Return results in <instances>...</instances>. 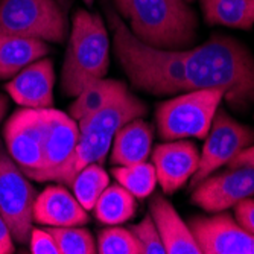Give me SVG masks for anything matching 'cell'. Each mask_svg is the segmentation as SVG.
I'll use <instances>...</instances> for the list:
<instances>
[{
    "label": "cell",
    "instance_id": "obj_1",
    "mask_svg": "<svg viewBox=\"0 0 254 254\" xmlns=\"http://www.w3.org/2000/svg\"><path fill=\"white\" fill-rule=\"evenodd\" d=\"M188 90L222 88L235 111L254 105V57L245 44L228 35H212L205 43L184 51Z\"/></svg>",
    "mask_w": 254,
    "mask_h": 254
},
{
    "label": "cell",
    "instance_id": "obj_2",
    "mask_svg": "<svg viewBox=\"0 0 254 254\" xmlns=\"http://www.w3.org/2000/svg\"><path fill=\"white\" fill-rule=\"evenodd\" d=\"M113 49L131 84L154 96L188 91L184 51H165L140 41L116 12H108Z\"/></svg>",
    "mask_w": 254,
    "mask_h": 254
},
{
    "label": "cell",
    "instance_id": "obj_3",
    "mask_svg": "<svg viewBox=\"0 0 254 254\" xmlns=\"http://www.w3.org/2000/svg\"><path fill=\"white\" fill-rule=\"evenodd\" d=\"M129 31L165 51H188L198 37V17L186 0H114Z\"/></svg>",
    "mask_w": 254,
    "mask_h": 254
},
{
    "label": "cell",
    "instance_id": "obj_4",
    "mask_svg": "<svg viewBox=\"0 0 254 254\" xmlns=\"http://www.w3.org/2000/svg\"><path fill=\"white\" fill-rule=\"evenodd\" d=\"M110 64V38L99 14L76 11L63 63L61 88L76 96L91 81L105 78Z\"/></svg>",
    "mask_w": 254,
    "mask_h": 254
},
{
    "label": "cell",
    "instance_id": "obj_5",
    "mask_svg": "<svg viewBox=\"0 0 254 254\" xmlns=\"http://www.w3.org/2000/svg\"><path fill=\"white\" fill-rule=\"evenodd\" d=\"M222 99V88H196L160 102L155 108V124L161 140L192 137L204 140Z\"/></svg>",
    "mask_w": 254,
    "mask_h": 254
},
{
    "label": "cell",
    "instance_id": "obj_6",
    "mask_svg": "<svg viewBox=\"0 0 254 254\" xmlns=\"http://www.w3.org/2000/svg\"><path fill=\"white\" fill-rule=\"evenodd\" d=\"M0 34L64 43L67 18L57 0H0Z\"/></svg>",
    "mask_w": 254,
    "mask_h": 254
},
{
    "label": "cell",
    "instance_id": "obj_7",
    "mask_svg": "<svg viewBox=\"0 0 254 254\" xmlns=\"http://www.w3.org/2000/svg\"><path fill=\"white\" fill-rule=\"evenodd\" d=\"M37 192L8 151L0 146V215L17 244L29 242Z\"/></svg>",
    "mask_w": 254,
    "mask_h": 254
},
{
    "label": "cell",
    "instance_id": "obj_8",
    "mask_svg": "<svg viewBox=\"0 0 254 254\" xmlns=\"http://www.w3.org/2000/svg\"><path fill=\"white\" fill-rule=\"evenodd\" d=\"M204 140L199 166L190 178V188H195L221 166H227L242 149L254 145V129L235 121L225 110L218 108Z\"/></svg>",
    "mask_w": 254,
    "mask_h": 254
},
{
    "label": "cell",
    "instance_id": "obj_9",
    "mask_svg": "<svg viewBox=\"0 0 254 254\" xmlns=\"http://www.w3.org/2000/svg\"><path fill=\"white\" fill-rule=\"evenodd\" d=\"M44 110L21 108L12 114L3 128L8 154L32 180L43 168Z\"/></svg>",
    "mask_w": 254,
    "mask_h": 254
},
{
    "label": "cell",
    "instance_id": "obj_10",
    "mask_svg": "<svg viewBox=\"0 0 254 254\" xmlns=\"http://www.w3.org/2000/svg\"><path fill=\"white\" fill-rule=\"evenodd\" d=\"M254 195V166H236L212 174L195 188L190 201L207 213L232 209L238 202Z\"/></svg>",
    "mask_w": 254,
    "mask_h": 254
},
{
    "label": "cell",
    "instance_id": "obj_11",
    "mask_svg": "<svg viewBox=\"0 0 254 254\" xmlns=\"http://www.w3.org/2000/svg\"><path fill=\"white\" fill-rule=\"evenodd\" d=\"M201 254H254V235L230 213L192 216L188 222Z\"/></svg>",
    "mask_w": 254,
    "mask_h": 254
},
{
    "label": "cell",
    "instance_id": "obj_12",
    "mask_svg": "<svg viewBox=\"0 0 254 254\" xmlns=\"http://www.w3.org/2000/svg\"><path fill=\"white\" fill-rule=\"evenodd\" d=\"M44 121L43 168L34 177L35 181H51L54 174L72 157L79 140V125L70 114L46 108Z\"/></svg>",
    "mask_w": 254,
    "mask_h": 254
},
{
    "label": "cell",
    "instance_id": "obj_13",
    "mask_svg": "<svg viewBox=\"0 0 254 254\" xmlns=\"http://www.w3.org/2000/svg\"><path fill=\"white\" fill-rule=\"evenodd\" d=\"M199 151L188 138L160 143L151 152L157 183L165 195H172L190 181L199 166Z\"/></svg>",
    "mask_w": 254,
    "mask_h": 254
},
{
    "label": "cell",
    "instance_id": "obj_14",
    "mask_svg": "<svg viewBox=\"0 0 254 254\" xmlns=\"http://www.w3.org/2000/svg\"><path fill=\"white\" fill-rule=\"evenodd\" d=\"M54 63L49 58H41L11 78L5 90L21 108H52L54 107Z\"/></svg>",
    "mask_w": 254,
    "mask_h": 254
},
{
    "label": "cell",
    "instance_id": "obj_15",
    "mask_svg": "<svg viewBox=\"0 0 254 254\" xmlns=\"http://www.w3.org/2000/svg\"><path fill=\"white\" fill-rule=\"evenodd\" d=\"M32 218L34 222L46 227L85 225L90 219L88 212L79 204L75 195L60 183L48 186L37 195Z\"/></svg>",
    "mask_w": 254,
    "mask_h": 254
},
{
    "label": "cell",
    "instance_id": "obj_16",
    "mask_svg": "<svg viewBox=\"0 0 254 254\" xmlns=\"http://www.w3.org/2000/svg\"><path fill=\"white\" fill-rule=\"evenodd\" d=\"M149 215L168 254H201L189 225L161 193H155L149 199Z\"/></svg>",
    "mask_w": 254,
    "mask_h": 254
},
{
    "label": "cell",
    "instance_id": "obj_17",
    "mask_svg": "<svg viewBox=\"0 0 254 254\" xmlns=\"http://www.w3.org/2000/svg\"><path fill=\"white\" fill-rule=\"evenodd\" d=\"M152 127L142 118L122 125L113 137L111 163L114 166H129L146 161L152 148Z\"/></svg>",
    "mask_w": 254,
    "mask_h": 254
},
{
    "label": "cell",
    "instance_id": "obj_18",
    "mask_svg": "<svg viewBox=\"0 0 254 254\" xmlns=\"http://www.w3.org/2000/svg\"><path fill=\"white\" fill-rule=\"evenodd\" d=\"M49 52V44L43 40L0 34V79L14 78L21 68Z\"/></svg>",
    "mask_w": 254,
    "mask_h": 254
},
{
    "label": "cell",
    "instance_id": "obj_19",
    "mask_svg": "<svg viewBox=\"0 0 254 254\" xmlns=\"http://www.w3.org/2000/svg\"><path fill=\"white\" fill-rule=\"evenodd\" d=\"M128 91L125 82L119 79L99 78L87 84L79 93L75 96V101L68 107V114L79 122L91 116L93 113L102 110L113 101H116Z\"/></svg>",
    "mask_w": 254,
    "mask_h": 254
},
{
    "label": "cell",
    "instance_id": "obj_20",
    "mask_svg": "<svg viewBox=\"0 0 254 254\" xmlns=\"http://www.w3.org/2000/svg\"><path fill=\"white\" fill-rule=\"evenodd\" d=\"M209 26L250 31L254 26V0H199Z\"/></svg>",
    "mask_w": 254,
    "mask_h": 254
},
{
    "label": "cell",
    "instance_id": "obj_21",
    "mask_svg": "<svg viewBox=\"0 0 254 254\" xmlns=\"http://www.w3.org/2000/svg\"><path fill=\"white\" fill-rule=\"evenodd\" d=\"M137 210V201L121 184H108L98 198L93 212L99 222L105 225H121L129 221Z\"/></svg>",
    "mask_w": 254,
    "mask_h": 254
},
{
    "label": "cell",
    "instance_id": "obj_22",
    "mask_svg": "<svg viewBox=\"0 0 254 254\" xmlns=\"http://www.w3.org/2000/svg\"><path fill=\"white\" fill-rule=\"evenodd\" d=\"M111 175L137 199L151 196L157 186L155 168L148 160L129 166H114L111 169Z\"/></svg>",
    "mask_w": 254,
    "mask_h": 254
},
{
    "label": "cell",
    "instance_id": "obj_23",
    "mask_svg": "<svg viewBox=\"0 0 254 254\" xmlns=\"http://www.w3.org/2000/svg\"><path fill=\"white\" fill-rule=\"evenodd\" d=\"M108 184H110V177L107 171L102 168V165L91 163L76 174L70 188L73 189L75 198L88 212L93 210L98 198L107 189Z\"/></svg>",
    "mask_w": 254,
    "mask_h": 254
},
{
    "label": "cell",
    "instance_id": "obj_24",
    "mask_svg": "<svg viewBox=\"0 0 254 254\" xmlns=\"http://www.w3.org/2000/svg\"><path fill=\"white\" fill-rule=\"evenodd\" d=\"M54 236L60 254H95L98 253L96 242L87 228L81 225L72 227H46Z\"/></svg>",
    "mask_w": 254,
    "mask_h": 254
},
{
    "label": "cell",
    "instance_id": "obj_25",
    "mask_svg": "<svg viewBox=\"0 0 254 254\" xmlns=\"http://www.w3.org/2000/svg\"><path fill=\"white\" fill-rule=\"evenodd\" d=\"M96 248L99 254H145L131 230L116 225L101 230Z\"/></svg>",
    "mask_w": 254,
    "mask_h": 254
},
{
    "label": "cell",
    "instance_id": "obj_26",
    "mask_svg": "<svg viewBox=\"0 0 254 254\" xmlns=\"http://www.w3.org/2000/svg\"><path fill=\"white\" fill-rule=\"evenodd\" d=\"M129 230L137 238V241L140 242L145 254H166L163 241L160 238V233L151 215H146L140 222L131 225Z\"/></svg>",
    "mask_w": 254,
    "mask_h": 254
},
{
    "label": "cell",
    "instance_id": "obj_27",
    "mask_svg": "<svg viewBox=\"0 0 254 254\" xmlns=\"http://www.w3.org/2000/svg\"><path fill=\"white\" fill-rule=\"evenodd\" d=\"M29 248L34 254H60V248L48 228H32Z\"/></svg>",
    "mask_w": 254,
    "mask_h": 254
},
{
    "label": "cell",
    "instance_id": "obj_28",
    "mask_svg": "<svg viewBox=\"0 0 254 254\" xmlns=\"http://www.w3.org/2000/svg\"><path fill=\"white\" fill-rule=\"evenodd\" d=\"M235 218L247 230L254 235V199L245 198L235 205Z\"/></svg>",
    "mask_w": 254,
    "mask_h": 254
},
{
    "label": "cell",
    "instance_id": "obj_29",
    "mask_svg": "<svg viewBox=\"0 0 254 254\" xmlns=\"http://www.w3.org/2000/svg\"><path fill=\"white\" fill-rule=\"evenodd\" d=\"M14 253V239L3 216L0 215V254Z\"/></svg>",
    "mask_w": 254,
    "mask_h": 254
},
{
    "label": "cell",
    "instance_id": "obj_30",
    "mask_svg": "<svg viewBox=\"0 0 254 254\" xmlns=\"http://www.w3.org/2000/svg\"><path fill=\"white\" fill-rule=\"evenodd\" d=\"M230 168H236V166H254V145L242 149L230 163L227 165Z\"/></svg>",
    "mask_w": 254,
    "mask_h": 254
},
{
    "label": "cell",
    "instance_id": "obj_31",
    "mask_svg": "<svg viewBox=\"0 0 254 254\" xmlns=\"http://www.w3.org/2000/svg\"><path fill=\"white\" fill-rule=\"evenodd\" d=\"M6 110H8V99L5 95L0 93V122H2V119L5 118Z\"/></svg>",
    "mask_w": 254,
    "mask_h": 254
},
{
    "label": "cell",
    "instance_id": "obj_32",
    "mask_svg": "<svg viewBox=\"0 0 254 254\" xmlns=\"http://www.w3.org/2000/svg\"><path fill=\"white\" fill-rule=\"evenodd\" d=\"M82 2H84V3H85V5H87L88 8H90L91 5H93V2H95V0H82Z\"/></svg>",
    "mask_w": 254,
    "mask_h": 254
},
{
    "label": "cell",
    "instance_id": "obj_33",
    "mask_svg": "<svg viewBox=\"0 0 254 254\" xmlns=\"http://www.w3.org/2000/svg\"><path fill=\"white\" fill-rule=\"evenodd\" d=\"M186 2H188V3H190V2H193V0H186Z\"/></svg>",
    "mask_w": 254,
    "mask_h": 254
}]
</instances>
